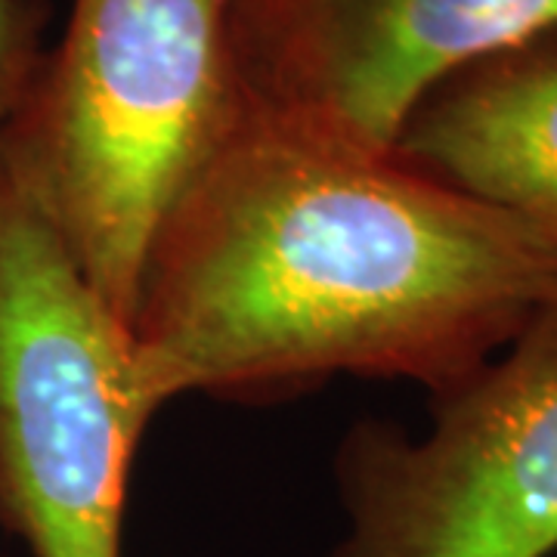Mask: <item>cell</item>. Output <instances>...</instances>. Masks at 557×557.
I'll return each instance as SVG.
<instances>
[{"instance_id":"1","label":"cell","mask_w":557,"mask_h":557,"mask_svg":"<svg viewBox=\"0 0 557 557\" xmlns=\"http://www.w3.org/2000/svg\"><path fill=\"white\" fill-rule=\"evenodd\" d=\"M557 295V245L394 152L251 109L146 258L143 397L282 399L335 375L453 391Z\"/></svg>"},{"instance_id":"5","label":"cell","mask_w":557,"mask_h":557,"mask_svg":"<svg viewBox=\"0 0 557 557\" xmlns=\"http://www.w3.org/2000/svg\"><path fill=\"white\" fill-rule=\"evenodd\" d=\"M251 109L394 152L418 100L458 69L557 22V0H226Z\"/></svg>"},{"instance_id":"3","label":"cell","mask_w":557,"mask_h":557,"mask_svg":"<svg viewBox=\"0 0 557 557\" xmlns=\"http://www.w3.org/2000/svg\"><path fill=\"white\" fill-rule=\"evenodd\" d=\"M152 416L131 329L0 152V527L35 557H121Z\"/></svg>"},{"instance_id":"2","label":"cell","mask_w":557,"mask_h":557,"mask_svg":"<svg viewBox=\"0 0 557 557\" xmlns=\"http://www.w3.org/2000/svg\"><path fill=\"white\" fill-rule=\"evenodd\" d=\"M248 115L226 0H72L0 152L131 329L164 220Z\"/></svg>"},{"instance_id":"7","label":"cell","mask_w":557,"mask_h":557,"mask_svg":"<svg viewBox=\"0 0 557 557\" xmlns=\"http://www.w3.org/2000/svg\"><path fill=\"white\" fill-rule=\"evenodd\" d=\"M50 16V0H0V131L38 78Z\"/></svg>"},{"instance_id":"4","label":"cell","mask_w":557,"mask_h":557,"mask_svg":"<svg viewBox=\"0 0 557 557\" xmlns=\"http://www.w3.org/2000/svg\"><path fill=\"white\" fill-rule=\"evenodd\" d=\"M347 533L329 557L557 552V295L518 338L431 397L412 437L366 418L335 456Z\"/></svg>"},{"instance_id":"6","label":"cell","mask_w":557,"mask_h":557,"mask_svg":"<svg viewBox=\"0 0 557 557\" xmlns=\"http://www.w3.org/2000/svg\"><path fill=\"white\" fill-rule=\"evenodd\" d=\"M394 156L557 245V22L434 84Z\"/></svg>"}]
</instances>
